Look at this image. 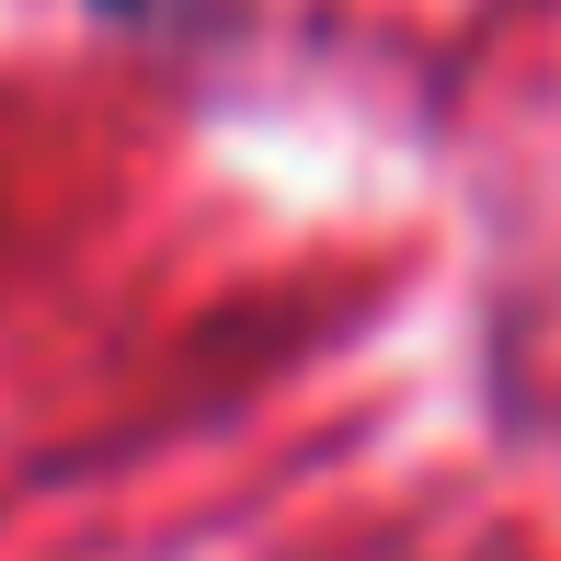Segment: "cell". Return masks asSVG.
<instances>
[{
	"instance_id": "cell-1",
	"label": "cell",
	"mask_w": 561,
	"mask_h": 561,
	"mask_svg": "<svg viewBox=\"0 0 561 561\" xmlns=\"http://www.w3.org/2000/svg\"><path fill=\"white\" fill-rule=\"evenodd\" d=\"M229 12H241V0H92V23H115V35H138V46H218Z\"/></svg>"
}]
</instances>
